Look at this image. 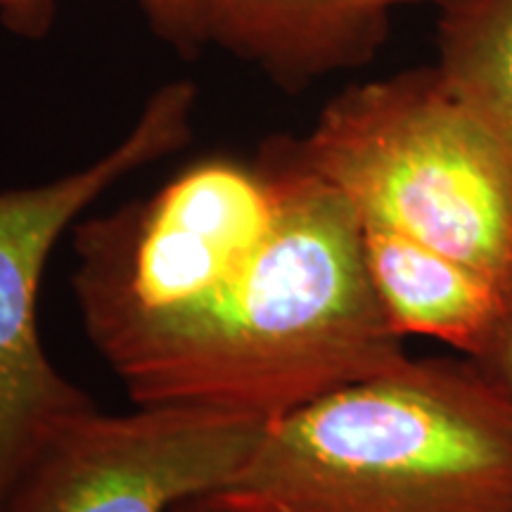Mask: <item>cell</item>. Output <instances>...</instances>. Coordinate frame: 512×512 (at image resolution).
Wrapping results in <instances>:
<instances>
[{"instance_id": "ba28073f", "label": "cell", "mask_w": 512, "mask_h": 512, "mask_svg": "<svg viewBox=\"0 0 512 512\" xmlns=\"http://www.w3.org/2000/svg\"><path fill=\"white\" fill-rule=\"evenodd\" d=\"M370 283L392 328L432 337L470 361L484 356L508 309L503 292L475 268L392 230L361 226Z\"/></svg>"}, {"instance_id": "30bf717a", "label": "cell", "mask_w": 512, "mask_h": 512, "mask_svg": "<svg viewBox=\"0 0 512 512\" xmlns=\"http://www.w3.org/2000/svg\"><path fill=\"white\" fill-rule=\"evenodd\" d=\"M157 34L183 53H195L209 43L207 0H138ZM0 15L10 29L27 36L46 31L53 17V0H0Z\"/></svg>"}, {"instance_id": "7a4b0ae2", "label": "cell", "mask_w": 512, "mask_h": 512, "mask_svg": "<svg viewBox=\"0 0 512 512\" xmlns=\"http://www.w3.org/2000/svg\"><path fill=\"white\" fill-rule=\"evenodd\" d=\"M221 512H512V403L470 358H408L275 420Z\"/></svg>"}, {"instance_id": "6da1fadb", "label": "cell", "mask_w": 512, "mask_h": 512, "mask_svg": "<svg viewBox=\"0 0 512 512\" xmlns=\"http://www.w3.org/2000/svg\"><path fill=\"white\" fill-rule=\"evenodd\" d=\"M259 159L278 185L271 233L219 318L138 406H202L273 425L408 361L347 197L294 157L287 136L266 140Z\"/></svg>"}, {"instance_id": "52a82bcc", "label": "cell", "mask_w": 512, "mask_h": 512, "mask_svg": "<svg viewBox=\"0 0 512 512\" xmlns=\"http://www.w3.org/2000/svg\"><path fill=\"white\" fill-rule=\"evenodd\" d=\"M451 0H207V36L259 64L278 86L302 91L368 64L387 41L394 10Z\"/></svg>"}, {"instance_id": "7c38bea8", "label": "cell", "mask_w": 512, "mask_h": 512, "mask_svg": "<svg viewBox=\"0 0 512 512\" xmlns=\"http://www.w3.org/2000/svg\"><path fill=\"white\" fill-rule=\"evenodd\" d=\"M176 512H221V510L211 508V505L202 503V501H192V503H185V505H181V508H178Z\"/></svg>"}, {"instance_id": "277c9868", "label": "cell", "mask_w": 512, "mask_h": 512, "mask_svg": "<svg viewBox=\"0 0 512 512\" xmlns=\"http://www.w3.org/2000/svg\"><path fill=\"white\" fill-rule=\"evenodd\" d=\"M290 145L361 226L451 256L512 297V166L437 64L347 88Z\"/></svg>"}, {"instance_id": "8992f818", "label": "cell", "mask_w": 512, "mask_h": 512, "mask_svg": "<svg viewBox=\"0 0 512 512\" xmlns=\"http://www.w3.org/2000/svg\"><path fill=\"white\" fill-rule=\"evenodd\" d=\"M192 105V83H169L95 164L53 183L0 192V486L43 432L95 406L57 373L38 337V287L55 242L110 185L188 143Z\"/></svg>"}, {"instance_id": "5b68a950", "label": "cell", "mask_w": 512, "mask_h": 512, "mask_svg": "<svg viewBox=\"0 0 512 512\" xmlns=\"http://www.w3.org/2000/svg\"><path fill=\"white\" fill-rule=\"evenodd\" d=\"M266 430L202 406L86 408L24 453L0 486V512H176L233 484Z\"/></svg>"}, {"instance_id": "9c48e42d", "label": "cell", "mask_w": 512, "mask_h": 512, "mask_svg": "<svg viewBox=\"0 0 512 512\" xmlns=\"http://www.w3.org/2000/svg\"><path fill=\"white\" fill-rule=\"evenodd\" d=\"M439 72L512 166V0H451L437 29Z\"/></svg>"}, {"instance_id": "3957f363", "label": "cell", "mask_w": 512, "mask_h": 512, "mask_svg": "<svg viewBox=\"0 0 512 512\" xmlns=\"http://www.w3.org/2000/svg\"><path fill=\"white\" fill-rule=\"evenodd\" d=\"M271 169L190 164L147 200L76 228L74 292L86 335L131 399L211 328L271 233Z\"/></svg>"}, {"instance_id": "8fae6325", "label": "cell", "mask_w": 512, "mask_h": 512, "mask_svg": "<svg viewBox=\"0 0 512 512\" xmlns=\"http://www.w3.org/2000/svg\"><path fill=\"white\" fill-rule=\"evenodd\" d=\"M475 363L512 403V297L501 325H498L496 337L491 339L489 349Z\"/></svg>"}]
</instances>
